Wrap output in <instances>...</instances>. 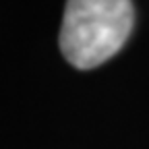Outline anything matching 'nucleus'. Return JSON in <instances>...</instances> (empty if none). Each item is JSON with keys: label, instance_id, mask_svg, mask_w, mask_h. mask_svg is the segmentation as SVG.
<instances>
[{"label": "nucleus", "instance_id": "1", "mask_svg": "<svg viewBox=\"0 0 149 149\" xmlns=\"http://www.w3.org/2000/svg\"><path fill=\"white\" fill-rule=\"evenodd\" d=\"M135 23L128 0H70L60 27L62 56L81 70L110 60L126 44Z\"/></svg>", "mask_w": 149, "mask_h": 149}]
</instances>
